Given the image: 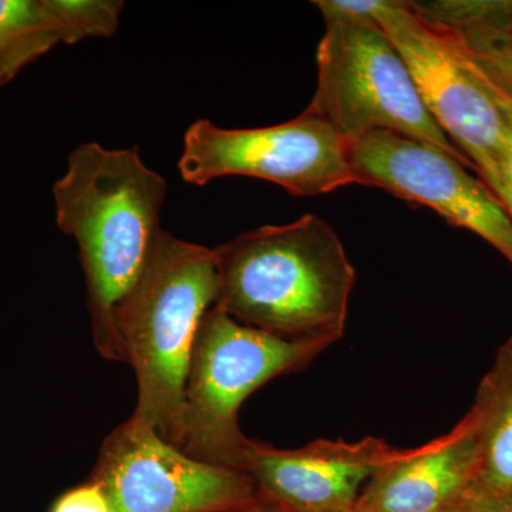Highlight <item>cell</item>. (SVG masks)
Listing matches in <instances>:
<instances>
[{
    "instance_id": "8992f818",
    "label": "cell",
    "mask_w": 512,
    "mask_h": 512,
    "mask_svg": "<svg viewBox=\"0 0 512 512\" xmlns=\"http://www.w3.org/2000/svg\"><path fill=\"white\" fill-rule=\"evenodd\" d=\"M376 20L409 67L427 110L480 180L500 174L505 124L483 73L456 30L421 15L413 2L339 0Z\"/></svg>"
},
{
    "instance_id": "e0dca14e",
    "label": "cell",
    "mask_w": 512,
    "mask_h": 512,
    "mask_svg": "<svg viewBox=\"0 0 512 512\" xmlns=\"http://www.w3.org/2000/svg\"><path fill=\"white\" fill-rule=\"evenodd\" d=\"M49 512H116L109 495L100 484L86 483L70 488L56 498Z\"/></svg>"
},
{
    "instance_id": "ffe728a7",
    "label": "cell",
    "mask_w": 512,
    "mask_h": 512,
    "mask_svg": "<svg viewBox=\"0 0 512 512\" xmlns=\"http://www.w3.org/2000/svg\"><path fill=\"white\" fill-rule=\"evenodd\" d=\"M483 181V180H481ZM483 183L490 188L491 192L498 198V201L504 205L505 210L512 218V184L503 174H498L497 177L488 178Z\"/></svg>"
},
{
    "instance_id": "2e32d148",
    "label": "cell",
    "mask_w": 512,
    "mask_h": 512,
    "mask_svg": "<svg viewBox=\"0 0 512 512\" xmlns=\"http://www.w3.org/2000/svg\"><path fill=\"white\" fill-rule=\"evenodd\" d=\"M456 32L485 79L512 101V29Z\"/></svg>"
},
{
    "instance_id": "ba28073f",
    "label": "cell",
    "mask_w": 512,
    "mask_h": 512,
    "mask_svg": "<svg viewBox=\"0 0 512 512\" xmlns=\"http://www.w3.org/2000/svg\"><path fill=\"white\" fill-rule=\"evenodd\" d=\"M89 480L116 512H215L261 500L245 471L195 460L133 417L103 441Z\"/></svg>"
},
{
    "instance_id": "7402d4cb",
    "label": "cell",
    "mask_w": 512,
    "mask_h": 512,
    "mask_svg": "<svg viewBox=\"0 0 512 512\" xmlns=\"http://www.w3.org/2000/svg\"><path fill=\"white\" fill-rule=\"evenodd\" d=\"M329 512H360L356 507L346 508V510L329 511Z\"/></svg>"
},
{
    "instance_id": "8fae6325",
    "label": "cell",
    "mask_w": 512,
    "mask_h": 512,
    "mask_svg": "<svg viewBox=\"0 0 512 512\" xmlns=\"http://www.w3.org/2000/svg\"><path fill=\"white\" fill-rule=\"evenodd\" d=\"M480 451L473 414L444 436L402 456L373 474L357 498L360 512H444L476 483Z\"/></svg>"
},
{
    "instance_id": "30bf717a",
    "label": "cell",
    "mask_w": 512,
    "mask_h": 512,
    "mask_svg": "<svg viewBox=\"0 0 512 512\" xmlns=\"http://www.w3.org/2000/svg\"><path fill=\"white\" fill-rule=\"evenodd\" d=\"M403 451L375 437L356 443L320 439L295 450L251 440L245 471L259 498L279 511L346 510L355 507L373 474Z\"/></svg>"
},
{
    "instance_id": "6da1fadb",
    "label": "cell",
    "mask_w": 512,
    "mask_h": 512,
    "mask_svg": "<svg viewBox=\"0 0 512 512\" xmlns=\"http://www.w3.org/2000/svg\"><path fill=\"white\" fill-rule=\"evenodd\" d=\"M52 191L57 227L79 247L94 345L104 359L123 362L116 313L161 231L167 183L144 164L137 147L83 143Z\"/></svg>"
},
{
    "instance_id": "9c48e42d",
    "label": "cell",
    "mask_w": 512,
    "mask_h": 512,
    "mask_svg": "<svg viewBox=\"0 0 512 512\" xmlns=\"http://www.w3.org/2000/svg\"><path fill=\"white\" fill-rule=\"evenodd\" d=\"M355 184L436 211L493 245L512 266V218L490 188L439 148L390 131L350 144Z\"/></svg>"
},
{
    "instance_id": "44dd1931",
    "label": "cell",
    "mask_w": 512,
    "mask_h": 512,
    "mask_svg": "<svg viewBox=\"0 0 512 512\" xmlns=\"http://www.w3.org/2000/svg\"><path fill=\"white\" fill-rule=\"evenodd\" d=\"M215 512H282L272 505L264 503L259 500L258 503L251 505H244V507L229 508V510L215 511Z\"/></svg>"
},
{
    "instance_id": "d6986e66",
    "label": "cell",
    "mask_w": 512,
    "mask_h": 512,
    "mask_svg": "<svg viewBox=\"0 0 512 512\" xmlns=\"http://www.w3.org/2000/svg\"><path fill=\"white\" fill-rule=\"evenodd\" d=\"M485 82H487L488 89H490L495 104H497L498 109H500L501 114H503L505 131L503 150H501L500 157V173L512 184V101L508 99L507 96H504L503 93L498 92L487 79H485Z\"/></svg>"
},
{
    "instance_id": "9a60e30c",
    "label": "cell",
    "mask_w": 512,
    "mask_h": 512,
    "mask_svg": "<svg viewBox=\"0 0 512 512\" xmlns=\"http://www.w3.org/2000/svg\"><path fill=\"white\" fill-rule=\"evenodd\" d=\"M421 15L448 28L464 32L471 29H512V0H444L413 2Z\"/></svg>"
},
{
    "instance_id": "3957f363",
    "label": "cell",
    "mask_w": 512,
    "mask_h": 512,
    "mask_svg": "<svg viewBox=\"0 0 512 512\" xmlns=\"http://www.w3.org/2000/svg\"><path fill=\"white\" fill-rule=\"evenodd\" d=\"M214 249L158 232L143 274L116 313L123 362L137 379L133 419L180 446L195 335L218 296Z\"/></svg>"
},
{
    "instance_id": "7c38bea8",
    "label": "cell",
    "mask_w": 512,
    "mask_h": 512,
    "mask_svg": "<svg viewBox=\"0 0 512 512\" xmlns=\"http://www.w3.org/2000/svg\"><path fill=\"white\" fill-rule=\"evenodd\" d=\"M470 413L480 451L476 484L512 495V336L498 349L481 380Z\"/></svg>"
},
{
    "instance_id": "5bb4252c",
    "label": "cell",
    "mask_w": 512,
    "mask_h": 512,
    "mask_svg": "<svg viewBox=\"0 0 512 512\" xmlns=\"http://www.w3.org/2000/svg\"><path fill=\"white\" fill-rule=\"evenodd\" d=\"M66 35V45L89 37H110L119 28L121 0H47Z\"/></svg>"
},
{
    "instance_id": "277c9868",
    "label": "cell",
    "mask_w": 512,
    "mask_h": 512,
    "mask_svg": "<svg viewBox=\"0 0 512 512\" xmlns=\"http://www.w3.org/2000/svg\"><path fill=\"white\" fill-rule=\"evenodd\" d=\"M313 3L326 29L318 47V86L306 113L349 144L373 131H390L439 148L476 171L431 117L382 26L366 13L343 8L339 0Z\"/></svg>"
},
{
    "instance_id": "52a82bcc",
    "label": "cell",
    "mask_w": 512,
    "mask_h": 512,
    "mask_svg": "<svg viewBox=\"0 0 512 512\" xmlns=\"http://www.w3.org/2000/svg\"><path fill=\"white\" fill-rule=\"evenodd\" d=\"M178 170L187 183L222 177L258 178L295 197H315L355 184L350 144L329 124L303 111L276 126L221 128L210 120L188 127Z\"/></svg>"
},
{
    "instance_id": "4fadbf2b",
    "label": "cell",
    "mask_w": 512,
    "mask_h": 512,
    "mask_svg": "<svg viewBox=\"0 0 512 512\" xmlns=\"http://www.w3.org/2000/svg\"><path fill=\"white\" fill-rule=\"evenodd\" d=\"M59 43L66 35L47 0H0V87Z\"/></svg>"
},
{
    "instance_id": "5b68a950",
    "label": "cell",
    "mask_w": 512,
    "mask_h": 512,
    "mask_svg": "<svg viewBox=\"0 0 512 512\" xmlns=\"http://www.w3.org/2000/svg\"><path fill=\"white\" fill-rule=\"evenodd\" d=\"M330 346L269 335L212 306L191 349L178 448L202 463L245 471L251 439L239 427L242 404L269 380L305 369Z\"/></svg>"
},
{
    "instance_id": "7a4b0ae2",
    "label": "cell",
    "mask_w": 512,
    "mask_h": 512,
    "mask_svg": "<svg viewBox=\"0 0 512 512\" xmlns=\"http://www.w3.org/2000/svg\"><path fill=\"white\" fill-rule=\"evenodd\" d=\"M214 254V306L232 319L282 339H342L356 271L335 229L318 215L244 232Z\"/></svg>"
},
{
    "instance_id": "ac0fdd59",
    "label": "cell",
    "mask_w": 512,
    "mask_h": 512,
    "mask_svg": "<svg viewBox=\"0 0 512 512\" xmlns=\"http://www.w3.org/2000/svg\"><path fill=\"white\" fill-rule=\"evenodd\" d=\"M444 512H512V495L493 493L474 483Z\"/></svg>"
}]
</instances>
